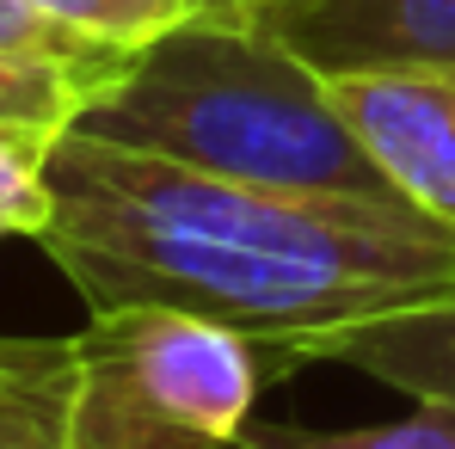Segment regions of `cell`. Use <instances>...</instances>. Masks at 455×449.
Returning a JSON list of instances; mask_svg holds the SVG:
<instances>
[{
    "instance_id": "1",
    "label": "cell",
    "mask_w": 455,
    "mask_h": 449,
    "mask_svg": "<svg viewBox=\"0 0 455 449\" xmlns=\"http://www.w3.org/2000/svg\"><path fill=\"white\" fill-rule=\"evenodd\" d=\"M37 246L92 314L185 308L259 345L455 290V228L406 204L296 197L86 130L44 154Z\"/></svg>"
},
{
    "instance_id": "2",
    "label": "cell",
    "mask_w": 455,
    "mask_h": 449,
    "mask_svg": "<svg viewBox=\"0 0 455 449\" xmlns=\"http://www.w3.org/2000/svg\"><path fill=\"white\" fill-rule=\"evenodd\" d=\"M75 130L265 191L406 204L332 105L326 75L252 19L197 12L172 25L136 50L124 80L80 111Z\"/></svg>"
},
{
    "instance_id": "3",
    "label": "cell",
    "mask_w": 455,
    "mask_h": 449,
    "mask_svg": "<svg viewBox=\"0 0 455 449\" xmlns=\"http://www.w3.org/2000/svg\"><path fill=\"white\" fill-rule=\"evenodd\" d=\"M75 449H234L265 345L185 308H105L75 333Z\"/></svg>"
},
{
    "instance_id": "4",
    "label": "cell",
    "mask_w": 455,
    "mask_h": 449,
    "mask_svg": "<svg viewBox=\"0 0 455 449\" xmlns=\"http://www.w3.org/2000/svg\"><path fill=\"white\" fill-rule=\"evenodd\" d=\"M332 105L376 154L394 191L455 228V68L443 62H387V68H339L326 75Z\"/></svg>"
},
{
    "instance_id": "5",
    "label": "cell",
    "mask_w": 455,
    "mask_h": 449,
    "mask_svg": "<svg viewBox=\"0 0 455 449\" xmlns=\"http://www.w3.org/2000/svg\"><path fill=\"white\" fill-rule=\"evenodd\" d=\"M320 75L443 62L455 68V0H252L246 12Z\"/></svg>"
},
{
    "instance_id": "6",
    "label": "cell",
    "mask_w": 455,
    "mask_h": 449,
    "mask_svg": "<svg viewBox=\"0 0 455 449\" xmlns=\"http://www.w3.org/2000/svg\"><path fill=\"white\" fill-rule=\"evenodd\" d=\"M265 357L277 370L296 364H345L412 394L431 406H455V290L425 296L394 314H370V320H345V326H320V333H296V339H271Z\"/></svg>"
},
{
    "instance_id": "7",
    "label": "cell",
    "mask_w": 455,
    "mask_h": 449,
    "mask_svg": "<svg viewBox=\"0 0 455 449\" xmlns=\"http://www.w3.org/2000/svg\"><path fill=\"white\" fill-rule=\"evenodd\" d=\"M80 345L0 339V449H75Z\"/></svg>"
},
{
    "instance_id": "8",
    "label": "cell",
    "mask_w": 455,
    "mask_h": 449,
    "mask_svg": "<svg viewBox=\"0 0 455 449\" xmlns=\"http://www.w3.org/2000/svg\"><path fill=\"white\" fill-rule=\"evenodd\" d=\"M0 56H19V62H50L62 75H75L92 99L111 92L124 68L136 62V50H117L92 31H80L68 19L31 6V0H0Z\"/></svg>"
},
{
    "instance_id": "9",
    "label": "cell",
    "mask_w": 455,
    "mask_h": 449,
    "mask_svg": "<svg viewBox=\"0 0 455 449\" xmlns=\"http://www.w3.org/2000/svg\"><path fill=\"white\" fill-rule=\"evenodd\" d=\"M234 449H455V406L419 400L412 419H394V425H351V431H314V425L246 419Z\"/></svg>"
},
{
    "instance_id": "10",
    "label": "cell",
    "mask_w": 455,
    "mask_h": 449,
    "mask_svg": "<svg viewBox=\"0 0 455 449\" xmlns=\"http://www.w3.org/2000/svg\"><path fill=\"white\" fill-rule=\"evenodd\" d=\"M86 105H92V92H86L75 75H62V68H50V62L0 56V130L56 142L62 130H75V117Z\"/></svg>"
},
{
    "instance_id": "11",
    "label": "cell",
    "mask_w": 455,
    "mask_h": 449,
    "mask_svg": "<svg viewBox=\"0 0 455 449\" xmlns=\"http://www.w3.org/2000/svg\"><path fill=\"white\" fill-rule=\"evenodd\" d=\"M31 6L68 19L80 31L117 44V50H148L154 37H166L172 25H185V19L204 12L197 0H31Z\"/></svg>"
},
{
    "instance_id": "12",
    "label": "cell",
    "mask_w": 455,
    "mask_h": 449,
    "mask_svg": "<svg viewBox=\"0 0 455 449\" xmlns=\"http://www.w3.org/2000/svg\"><path fill=\"white\" fill-rule=\"evenodd\" d=\"M44 136H19V130H0V222L12 234H31L50 216V191H44Z\"/></svg>"
},
{
    "instance_id": "13",
    "label": "cell",
    "mask_w": 455,
    "mask_h": 449,
    "mask_svg": "<svg viewBox=\"0 0 455 449\" xmlns=\"http://www.w3.org/2000/svg\"><path fill=\"white\" fill-rule=\"evenodd\" d=\"M204 12H216V19H246L252 12V0H197Z\"/></svg>"
}]
</instances>
